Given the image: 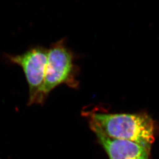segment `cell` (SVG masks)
<instances>
[{"label": "cell", "instance_id": "1", "mask_svg": "<svg viewBox=\"0 0 159 159\" xmlns=\"http://www.w3.org/2000/svg\"><path fill=\"white\" fill-rule=\"evenodd\" d=\"M90 121L114 139L136 143L150 149L155 140L154 122L146 114L94 113Z\"/></svg>", "mask_w": 159, "mask_h": 159}, {"label": "cell", "instance_id": "2", "mask_svg": "<svg viewBox=\"0 0 159 159\" xmlns=\"http://www.w3.org/2000/svg\"><path fill=\"white\" fill-rule=\"evenodd\" d=\"M74 60V54L67 46L66 39H63L51 44L48 49L44 83L34 104H43L51 91L62 84L71 87L77 85L75 80L77 67Z\"/></svg>", "mask_w": 159, "mask_h": 159}, {"label": "cell", "instance_id": "3", "mask_svg": "<svg viewBox=\"0 0 159 159\" xmlns=\"http://www.w3.org/2000/svg\"><path fill=\"white\" fill-rule=\"evenodd\" d=\"M8 62L20 66L29 85V104H34L45 77L48 58V48L42 46H33L20 54L5 53Z\"/></svg>", "mask_w": 159, "mask_h": 159}, {"label": "cell", "instance_id": "4", "mask_svg": "<svg viewBox=\"0 0 159 159\" xmlns=\"http://www.w3.org/2000/svg\"><path fill=\"white\" fill-rule=\"evenodd\" d=\"M90 124L109 159H150L151 149L136 143L110 138L94 123Z\"/></svg>", "mask_w": 159, "mask_h": 159}]
</instances>
